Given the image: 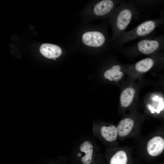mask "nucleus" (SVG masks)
Segmentation results:
<instances>
[{"mask_svg": "<svg viewBox=\"0 0 164 164\" xmlns=\"http://www.w3.org/2000/svg\"><path fill=\"white\" fill-rule=\"evenodd\" d=\"M139 14L133 1H125L121 3L113 18L115 36L119 37L125 31L132 20Z\"/></svg>", "mask_w": 164, "mask_h": 164, "instance_id": "f257e3e1", "label": "nucleus"}, {"mask_svg": "<svg viewBox=\"0 0 164 164\" xmlns=\"http://www.w3.org/2000/svg\"><path fill=\"white\" fill-rule=\"evenodd\" d=\"M164 47V37L147 36L140 38L134 44L125 47V53L136 56L143 54L152 55Z\"/></svg>", "mask_w": 164, "mask_h": 164, "instance_id": "f03ea898", "label": "nucleus"}, {"mask_svg": "<svg viewBox=\"0 0 164 164\" xmlns=\"http://www.w3.org/2000/svg\"><path fill=\"white\" fill-rule=\"evenodd\" d=\"M164 20L163 16L158 19L147 20L132 29L124 32L119 37L118 41L119 45L122 46L135 39L150 35Z\"/></svg>", "mask_w": 164, "mask_h": 164, "instance_id": "7ed1b4c3", "label": "nucleus"}, {"mask_svg": "<svg viewBox=\"0 0 164 164\" xmlns=\"http://www.w3.org/2000/svg\"><path fill=\"white\" fill-rule=\"evenodd\" d=\"M77 154L81 164H99L101 156L93 144L89 141H84L80 145Z\"/></svg>", "mask_w": 164, "mask_h": 164, "instance_id": "20e7f679", "label": "nucleus"}, {"mask_svg": "<svg viewBox=\"0 0 164 164\" xmlns=\"http://www.w3.org/2000/svg\"><path fill=\"white\" fill-rule=\"evenodd\" d=\"M82 39L86 45L93 47H98L103 45L106 41L104 35L98 31H89L84 33Z\"/></svg>", "mask_w": 164, "mask_h": 164, "instance_id": "39448f33", "label": "nucleus"}, {"mask_svg": "<svg viewBox=\"0 0 164 164\" xmlns=\"http://www.w3.org/2000/svg\"><path fill=\"white\" fill-rule=\"evenodd\" d=\"M155 60L153 56L147 57L128 66L127 69L130 71H134L138 73H145L153 67L155 63Z\"/></svg>", "mask_w": 164, "mask_h": 164, "instance_id": "423d86ee", "label": "nucleus"}, {"mask_svg": "<svg viewBox=\"0 0 164 164\" xmlns=\"http://www.w3.org/2000/svg\"><path fill=\"white\" fill-rule=\"evenodd\" d=\"M147 149L148 154L151 156L159 155L164 149V139L160 136L154 137L148 142Z\"/></svg>", "mask_w": 164, "mask_h": 164, "instance_id": "0eeeda50", "label": "nucleus"}, {"mask_svg": "<svg viewBox=\"0 0 164 164\" xmlns=\"http://www.w3.org/2000/svg\"><path fill=\"white\" fill-rule=\"evenodd\" d=\"M39 51L43 56L50 59L58 58L62 53L61 49L58 46L48 43L42 44L40 47Z\"/></svg>", "mask_w": 164, "mask_h": 164, "instance_id": "6e6552de", "label": "nucleus"}, {"mask_svg": "<svg viewBox=\"0 0 164 164\" xmlns=\"http://www.w3.org/2000/svg\"><path fill=\"white\" fill-rule=\"evenodd\" d=\"M124 68L120 64H114L105 71L104 77L110 81H119L123 76Z\"/></svg>", "mask_w": 164, "mask_h": 164, "instance_id": "1a4fd4ad", "label": "nucleus"}, {"mask_svg": "<svg viewBox=\"0 0 164 164\" xmlns=\"http://www.w3.org/2000/svg\"><path fill=\"white\" fill-rule=\"evenodd\" d=\"M114 6V3L112 0H102L95 5L93 9L94 12L97 15H105L110 13Z\"/></svg>", "mask_w": 164, "mask_h": 164, "instance_id": "9d476101", "label": "nucleus"}, {"mask_svg": "<svg viewBox=\"0 0 164 164\" xmlns=\"http://www.w3.org/2000/svg\"><path fill=\"white\" fill-rule=\"evenodd\" d=\"M99 134L105 140L109 142L117 139L118 133L117 127L114 125H103L99 128Z\"/></svg>", "mask_w": 164, "mask_h": 164, "instance_id": "9b49d317", "label": "nucleus"}, {"mask_svg": "<svg viewBox=\"0 0 164 164\" xmlns=\"http://www.w3.org/2000/svg\"><path fill=\"white\" fill-rule=\"evenodd\" d=\"M136 94L135 88L132 86L125 88L122 91L120 96V102L122 107L127 108L132 102Z\"/></svg>", "mask_w": 164, "mask_h": 164, "instance_id": "f8f14e48", "label": "nucleus"}, {"mask_svg": "<svg viewBox=\"0 0 164 164\" xmlns=\"http://www.w3.org/2000/svg\"><path fill=\"white\" fill-rule=\"evenodd\" d=\"M134 125V121L131 118H126L121 120L117 127L118 135L122 137L127 136L132 129Z\"/></svg>", "mask_w": 164, "mask_h": 164, "instance_id": "ddd939ff", "label": "nucleus"}, {"mask_svg": "<svg viewBox=\"0 0 164 164\" xmlns=\"http://www.w3.org/2000/svg\"><path fill=\"white\" fill-rule=\"evenodd\" d=\"M128 157L126 152L123 150L116 152L111 157L109 164H127Z\"/></svg>", "mask_w": 164, "mask_h": 164, "instance_id": "4468645a", "label": "nucleus"}, {"mask_svg": "<svg viewBox=\"0 0 164 164\" xmlns=\"http://www.w3.org/2000/svg\"><path fill=\"white\" fill-rule=\"evenodd\" d=\"M133 1L135 3H137L140 5L144 6H150L153 4L155 2L151 0H136Z\"/></svg>", "mask_w": 164, "mask_h": 164, "instance_id": "2eb2a0df", "label": "nucleus"}, {"mask_svg": "<svg viewBox=\"0 0 164 164\" xmlns=\"http://www.w3.org/2000/svg\"></svg>", "mask_w": 164, "mask_h": 164, "instance_id": "dca6fc26", "label": "nucleus"}]
</instances>
